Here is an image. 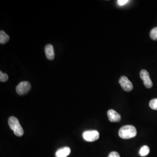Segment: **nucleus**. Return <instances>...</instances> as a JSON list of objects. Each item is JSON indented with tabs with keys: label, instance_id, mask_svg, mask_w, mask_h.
I'll return each mask as SVG.
<instances>
[{
	"label": "nucleus",
	"instance_id": "1",
	"mask_svg": "<svg viewBox=\"0 0 157 157\" xmlns=\"http://www.w3.org/2000/svg\"><path fill=\"white\" fill-rule=\"evenodd\" d=\"M137 135V130L132 125H126L122 126L119 130V136L124 139H129L135 137Z\"/></svg>",
	"mask_w": 157,
	"mask_h": 157
},
{
	"label": "nucleus",
	"instance_id": "2",
	"mask_svg": "<svg viewBox=\"0 0 157 157\" xmlns=\"http://www.w3.org/2000/svg\"><path fill=\"white\" fill-rule=\"evenodd\" d=\"M8 124L10 128L17 137H21L23 135L24 131L18 119L14 117H11L8 119Z\"/></svg>",
	"mask_w": 157,
	"mask_h": 157
},
{
	"label": "nucleus",
	"instance_id": "3",
	"mask_svg": "<svg viewBox=\"0 0 157 157\" xmlns=\"http://www.w3.org/2000/svg\"><path fill=\"white\" fill-rule=\"evenodd\" d=\"M100 134L97 130L85 131L83 133V137L84 140L89 142H93L99 139Z\"/></svg>",
	"mask_w": 157,
	"mask_h": 157
},
{
	"label": "nucleus",
	"instance_id": "4",
	"mask_svg": "<svg viewBox=\"0 0 157 157\" xmlns=\"http://www.w3.org/2000/svg\"><path fill=\"white\" fill-rule=\"evenodd\" d=\"M31 89V84L27 81L21 82L16 88L17 93L19 95H22L28 93Z\"/></svg>",
	"mask_w": 157,
	"mask_h": 157
},
{
	"label": "nucleus",
	"instance_id": "5",
	"mask_svg": "<svg viewBox=\"0 0 157 157\" xmlns=\"http://www.w3.org/2000/svg\"><path fill=\"white\" fill-rule=\"evenodd\" d=\"M119 82L123 90L126 91H130L133 89V84L126 76H122L119 79Z\"/></svg>",
	"mask_w": 157,
	"mask_h": 157
},
{
	"label": "nucleus",
	"instance_id": "6",
	"mask_svg": "<svg viewBox=\"0 0 157 157\" xmlns=\"http://www.w3.org/2000/svg\"><path fill=\"white\" fill-rule=\"evenodd\" d=\"M141 78L143 80V83L147 88L150 89L152 86V82L150 77L149 73L146 70H141L140 72Z\"/></svg>",
	"mask_w": 157,
	"mask_h": 157
},
{
	"label": "nucleus",
	"instance_id": "7",
	"mask_svg": "<svg viewBox=\"0 0 157 157\" xmlns=\"http://www.w3.org/2000/svg\"><path fill=\"white\" fill-rule=\"evenodd\" d=\"M107 115L109 121L112 122H118L121 119V115L113 109H109L107 112Z\"/></svg>",
	"mask_w": 157,
	"mask_h": 157
},
{
	"label": "nucleus",
	"instance_id": "8",
	"mask_svg": "<svg viewBox=\"0 0 157 157\" xmlns=\"http://www.w3.org/2000/svg\"><path fill=\"white\" fill-rule=\"evenodd\" d=\"M45 56L49 60H53L55 57L54 47L51 44H47L45 47Z\"/></svg>",
	"mask_w": 157,
	"mask_h": 157
},
{
	"label": "nucleus",
	"instance_id": "9",
	"mask_svg": "<svg viewBox=\"0 0 157 157\" xmlns=\"http://www.w3.org/2000/svg\"><path fill=\"white\" fill-rule=\"evenodd\" d=\"M71 153L69 147H65L59 149L56 154V157H67Z\"/></svg>",
	"mask_w": 157,
	"mask_h": 157
},
{
	"label": "nucleus",
	"instance_id": "10",
	"mask_svg": "<svg viewBox=\"0 0 157 157\" xmlns=\"http://www.w3.org/2000/svg\"><path fill=\"white\" fill-rule=\"evenodd\" d=\"M10 40L9 36L6 33V32L3 30L0 32V43L1 44H4L7 43Z\"/></svg>",
	"mask_w": 157,
	"mask_h": 157
},
{
	"label": "nucleus",
	"instance_id": "11",
	"mask_svg": "<svg viewBox=\"0 0 157 157\" xmlns=\"http://www.w3.org/2000/svg\"><path fill=\"white\" fill-rule=\"evenodd\" d=\"M150 152V148L147 146H143L141 147L139 154L141 157H146Z\"/></svg>",
	"mask_w": 157,
	"mask_h": 157
},
{
	"label": "nucleus",
	"instance_id": "12",
	"mask_svg": "<svg viewBox=\"0 0 157 157\" xmlns=\"http://www.w3.org/2000/svg\"><path fill=\"white\" fill-rule=\"evenodd\" d=\"M150 36L152 40H157V27L152 29Z\"/></svg>",
	"mask_w": 157,
	"mask_h": 157
},
{
	"label": "nucleus",
	"instance_id": "13",
	"mask_svg": "<svg viewBox=\"0 0 157 157\" xmlns=\"http://www.w3.org/2000/svg\"><path fill=\"white\" fill-rule=\"evenodd\" d=\"M149 106L152 109L157 110V98L151 100L149 103Z\"/></svg>",
	"mask_w": 157,
	"mask_h": 157
},
{
	"label": "nucleus",
	"instance_id": "14",
	"mask_svg": "<svg viewBox=\"0 0 157 157\" xmlns=\"http://www.w3.org/2000/svg\"><path fill=\"white\" fill-rule=\"evenodd\" d=\"M8 79V76L7 74L0 72V81L1 82H5Z\"/></svg>",
	"mask_w": 157,
	"mask_h": 157
},
{
	"label": "nucleus",
	"instance_id": "15",
	"mask_svg": "<svg viewBox=\"0 0 157 157\" xmlns=\"http://www.w3.org/2000/svg\"><path fill=\"white\" fill-rule=\"evenodd\" d=\"M128 2H129L128 0H118L117 1L118 5L120 6H124L126 4H127Z\"/></svg>",
	"mask_w": 157,
	"mask_h": 157
},
{
	"label": "nucleus",
	"instance_id": "16",
	"mask_svg": "<svg viewBox=\"0 0 157 157\" xmlns=\"http://www.w3.org/2000/svg\"><path fill=\"white\" fill-rule=\"evenodd\" d=\"M108 157H121L117 152L112 151L108 155Z\"/></svg>",
	"mask_w": 157,
	"mask_h": 157
}]
</instances>
